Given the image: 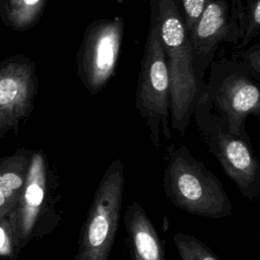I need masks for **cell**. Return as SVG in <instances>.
<instances>
[{"instance_id": "6da1fadb", "label": "cell", "mask_w": 260, "mask_h": 260, "mask_svg": "<svg viewBox=\"0 0 260 260\" xmlns=\"http://www.w3.org/2000/svg\"><path fill=\"white\" fill-rule=\"evenodd\" d=\"M149 8L170 73L171 128L184 135L203 90L195 75L191 43L179 0H150Z\"/></svg>"}, {"instance_id": "7a4b0ae2", "label": "cell", "mask_w": 260, "mask_h": 260, "mask_svg": "<svg viewBox=\"0 0 260 260\" xmlns=\"http://www.w3.org/2000/svg\"><path fill=\"white\" fill-rule=\"evenodd\" d=\"M162 189L176 207L189 214L219 219L233 215V203L220 180L185 145L166 148Z\"/></svg>"}, {"instance_id": "3957f363", "label": "cell", "mask_w": 260, "mask_h": 260, "mask_svg": "<svg viewBox=\"0 0 260 260\" xmlns=\"http://www.w3.org/2000/svg\"><path fill=\"white\" fill-rule=\"evenodd\" d=\"M198 102L220 117L235 135H247L246 121L260 122V86L238 60L213 61Z\"/></svg>"}, {"instance_id": "277c9868", "label": "cell", "mask_w": 260, "mask_h": 260, "mask_svg": "<svg viewBox=\"0 0 260 260\" xmlns=\"http://www.w3.org/2000/svg\"><path fill=\"white\" fill-rule=\"evenodd\" d=\"M193 116L208 152L240 193L250 201L260 200V157L255 154L249 135H235L202 102H197Z\"/></svg>"}, {"instance_id": "5b68a950", "label": "cell", "mask_w": 260, "mask_h": 260, "mask_svg": "<svg viewBox=\"0 0 260 260\" xmlns=\"http://www.w3.org/2000/svg\"><path fill=\"white\" fill-rule=\"evenodd\" d=\"M170 105L168 63L157 27L149 19L135 90V107L145 121L151 142L156 149L160 145L161 134L166 141L172 136Z\"/></svg>"}, {"instance_id": "8992f818", "label": "cell", "mask_w": 260, "mask_h": 260, "mask_svg": "<svg viewBox=\"0 0 260 260\" xmlns=\"http://www.w3.org/2000/svg\"><path fill=\"white\" fill-rule=\"evenodd\" d=\"M124 188V165L116 158L107 168L94 192L75 260H109L119 229Z\"/></svg>"}, {"instance_id": "52a82bcc", "label": "cell", "mask_w": 260, "mask_h": 260, "mask_svg": "<svg viewBox=\"0 0 260 260\" xmlns=\"http://www.w3.org/2000/svg\"><path fill=\"white\" fill-rule=\"evenodd\" d=\"M243 0H211L188 35L197 81L204 88L205 73L221 43L239 45L244 35Z\"/></svg>"}, {"instance_id": "ba28073f", "label": "cell", "mask_w": 260, "mask_h": 260, "mask_svg": "<svg viewBox=\"0 0 260 260\" xmlns=\"http://www.w3.org/2000/svg\"><path fill=\"white\" fill-rule=\"evenodd\" d=\"M124 32L120 16L94 20L85 28L76 63L78 76L89 93H99L115 74Z\"/></svg>"}, {"instance_id": "9c48e42d", "label": "cell", "mask_w": 260, "mask_h": 260, "mask_svg": "<svg viewBox=\"0 0 260 260\" xmlns=\"http://www.w3.org/2000/svg\"><path fill=\"white\" fill-rule=\"evenodd\" d=\"M38 86L35 63L26 55L0 62V134L16 128L30 113Z\"/></svg>"}, {"instance_id": "30bf717a", "label": "cell", "mask_w": 260, "mask_h": 260, "mask_svg": "<svg viewBox=\"0 0 260 260\" xmlns=\"http://www.w3.org/2000/svg\"><path fill=\"white\" fill-rule=\"evenodd\" d=\"M46 189V164L42 152L37 151L29 159L23 190L15 210L19 242H24L32 234L44 205Z\"/></svg>"}, {"instance_id": "8fae6325", "label": "cell", "mask_w": 260, "mask_h": 260, "mask_svg": "<svg viewBox=\"0 0 260 260\" xmlns=\"http://www.w3.org/2000/svg\"><path fill=\"white\" fill-rule=\"evenodd\" d=\"M124 224L131 260H167L164 242L138 202L132 201L127 205Z\"/></svg>"}, {"instance_id": "7c38bea8", "label": "cell", "mask_w": 260, "mask_h": 260, "mask_svg": "<svg viewBox=\"0 0 260 260\" xmlns=\"http://www.w3.org/2000/svg\"><path fill=\"white\" fill-rule=\"evenodd\" d=\"M29 159L24 151L0 158V218L15 212L26 179Z\"/></svg>"}, {"instance_id": "4fadbf2b", "label": "cell", "mask_w": 260, "mask_h": 260, "mask_svg": "<svg viewBox=\"0 0 260 260\" xmlns=\"http://www.w3.org/2000/svg\"><path fill=\"white\" fill-rule=\"evenodd\" d=\"M6 10L3 23L14 30L32 27L43 14L46 0H5Z\"/></svg>"}, {"instance_id": "5bb4252c", "label": "cell", "mask_w": 260, "mask_h": 260, "mask_svg": "<svg viewBox=\"0 0 260 260\" xmlns=\"http://www.w3.org/2000/svg\"><path fill=\"white\" fill-rule=\"evenodd\" d=\"M173 239L180 260H221L210 247L193 235L179 232Z\"/></svg>"}, {"instance_id": "9a60e30c", "label": "cell", "mask_w": 260, "mask_h": 260, "mask_svg": "<svg viewBox=\"0 0 260 260\" xmlns=\"http://www.w3.org/2000/svg\"><path fill=\"white\" fill-rule=\"evenodd\" d=\"M244 35L237 45V49L247 46L254 38L260 35V0H246L245 11L243 14Z\"/></svg>"}, {"instance_id": "2e32d148", "label": "cell", "mask_w": 260, "mask_h": 260, "mask_svg": "<svg viewBox=\"0 0 260 260\" xmlns=\"http://www.w3.org/2000/svg\"><path fill=\"white\" fill-rule=\"evenodd\" d=\"M211 0H179L185 28L189 35Z\"/></svg>"}, {"instance_id": "e0dca14e", "label": "cell", "mask_w": 260, "mask_h": 260, "mask_svg": "<svg viewBox=\"0 0 260 260\" xmlns=\"http://www.w3.org/2000/svg\"><path fill=\"white\" fill-rule=\"evenodd\" d=\"M238 58L255 80L260 81V43H256L247 49L240 51Z\"/></svg>"}, {"instance_id": "ac0fdd59", "label": "cell", "mask_w": 260, "mask_h": 260, "mask_svg": "<svg viewBox=\"0 0 260 260\" xmlns=\"http://www.w3.org/2000/svg\"><path fill=\"white\" fill-rule=\"evenodd\" d=\"M5 10H6V1L0 0V18L2 21H4V18H5Z\"/></svg>"}]
</instances>
